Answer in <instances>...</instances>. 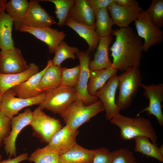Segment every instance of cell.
I'll use <instances>...</instances> for the list:
<instances>
[{"mask_svg": "<svg viewBox=\"0 0 163 163\" xmlns=\"http://www.w3.org/2000/svg\"><path fill=\"white\" fill-rule=\"evenodd\" d=\"M115 40L110 48L113 58L112 66L121 72L140 64L143 43L132 28L128 27L113 30Z\"/></svg>", "mask_w": 163, "mask_h": 163, "instance_id": "1", "label": "cell"}, {"mask_svg": "<svg viewBox=\"0 0 163 163\" xmlns=\"http://www.w3.org/2000/svg\"><path fill=\"white\" fill-rule=\"evenodd\" d=\"M110 123L120 129V136L125 140L140 136H145L151 142L157 145L158 137L150 121L148 119L137 116L132 117L119 113L110 120Z\"/></svg>", "mask_w": 163, "mask_h": 163, "instance_id": "2", "label": "cell"}, {"mask_svg": "<svg viewBox=\"0 0 163 163\" xmlns=\"http://www.w3.org/2000/svg\"><path fill=\"white\" fill-rule=\"evenodd\" d=\"M119 94L116 101L120 110L131 105L142 83V75L138 67L128 68L118 75Z\"/></svg>", "mask_w": 163, "mask_h": 163, "instance_id": "3", "label": "cell"}, {"mask_svg": "<svg viewBox=\"0 0 163 163\" xmlns=\"http://www.w3.org/2000/svg\"><path fill=\"white\" fill-rule=\"evenodd\" d=\"M104 110L102 102L100 100L91 104L86 105L80 100H75L60 115L70 129L74 131L92 117Z\"/></svg>", "mask_w": 163, "mask_h": 163, "instance_id": "4", "label": "cell"}, {"mask_svg": "<svg viewBox=\"0 0 163 163\" xmlns=\"http://www.w3.org/2000/svg\"><path fill=\"white\" fill-rule=\"evenodd\" d=\"M76 97L75 87L61 84L45 93V97L39 107L43 110L45 109L61 115L75 100Z\"/></svg>", "mask_w": 163, "mask_h": 163, "instance_id": "5", "label": "cell"}, {"mask_svg": "<svg viewBox=\"0 0 163 163\" xmlns=\"http://www.w3.org/2000/svg\"><path fill=\"white\" fill-rule=\"evenodd\" d=\"M34 135L48 143L53 135L62 128L60 120L46 114L39 106L32 112L30 125Z\"/></svg>", "mask_w": 163, "mask_h": 163, "instance_id": "6", "label": "cell"}, {"mask_svg": "<svg viewBox=\"0 0 163 163\" xmlns=\"http://www.w3.org/2000/svg\"><path fill=\"white\" fill-rule=\"evenodd\" d=\"M134 21L137 35L144 40L142 51L147 52L151 46L162 42L163 31L153 24L146 11L141 12Z\"/></svg>", "mask_w": 163, "mask_h": 163, "instance_id": "7", "label": "cell"}, {"mask_svg": "<svg viewBox=\"0 0 163 163\" xmlns=\"http://www.w3.org/2000/svg\"><path fill=\"white\" fill-rule=\"evenodd\" d=\"M45 93L30 98L15 97L16 95L12 88L5 92L2 96L0 111L11 119L23 109L34 105L39 104L43 100Z\"/></svg>", "mask_w": 163, "mask_h": 163, "instance_id": "8", "label": "cell"}, {"mask_svg": "<svg viewBox=\"0 0 163 163\" xmlns=\"http://www.w3.org/2000/svg\"><path fill=\"white\" fill-rule=\"evenodd\" d=\"M75 55L79 61L80 75L78 82L75 87L77 92L75 100L82 101L84 104L88 105L97 101L98 98L94 96L91 95L88 91V85L90 70L89 64L90 56L87 52L79 51Z\"/></svg>", "mask_w": 163, "mask_h": 163, "instance_id": "9", "label": "cell"}, {"mask_svg": "<svg viewBox=\"0 0 163 163\" xmlns=\"http://www.w3.org/2000/svg\"><path fill=\"white\" fill-rule=\"evenodd\" d=\"M144 90L145 96L149 100L148 106L143 109L137 114L146 112L149 115L154 116L159 125H163V115L161 110V103L163 101V84H153L146 85L142 83L140 85Z\"/></svg>", "mask_w": 163, "mask_h": 163, "instance_id": "10", "label": "cell"}, {"mask_svg": "<svg viewBox=\"0 0 163 163\" xmlns=\"http://www.w3.org/2000/svg\"><path fill=\"white\" fill-rule=\"evenodd\" d=\"M30 108H26L11 119V128L8 136L3 142L4 149L9 158L16 155V142L17 137L22 130L30 125L32 114Z\"/></svg>", "mask_w": 163, "mask_h": 163, "instance_id": "11", "label": "cell"}, {"mask_svg": "<svg viewBox=\"0 0 163 163\" xmlns=\"http://www.w3.org/2000/svg\"><path fill=\"white\" fill-rule=\"evenodd\" d=\"M118 85V75L116 74L108 80L95 95L102 103L106 112V118L107 120H110L120 113V110L116 105L115 100Z\"/></svg>", "mask_w": 163, "mask_h": 163, "instance_id": "12", "label": "cell"}, {"mask_svg": "<svg viewBox=\"0 0 163 163\" xmlns=\"http://www.w3.org/2000/svg\"><path fill=\"white\" fill-rule=\"evenodd\" d=\"M19 31L29 33L46 43L50 53H54L66 36L65 32L50 27H34L22 25Z\"/></svg>", "mask_w": 163, "mask_h": 163, "instance_id": "13", "label": "cell"}, {"mask_svg": "<svg viewBox=\"0 0 163 163\" xmlns=\"http://www.w3.org/2000/svg\"><path fill=\"white\" fill-rule=\"evenodd\" d=\"M28 67L29 65L19 48L14 46L12 49L0 51V73H20L25 71Z\"/></svg>", "mask_w": 163, "mask_h": 163, "instance_id": "14", "label": "cell"}, {"mask_svg": "<svg viewBox=\"0 0 163 163\" xmlns=\"http://www.w3.org/2000/svg\"><path fill=\"white\" fill-rule=\"evenodd\" d=\"M56 24L54 18L39 4L38 0H30L23 25L34 27H50Z\"/></svg>", "mask_w": 163, "mask_h": 163, "instance_id": "15", "label": "cell"}, {"mask_svg": "<svg viewBox=\"0 0 163 163\" xmlns=\"http://www.w3.org/2000/svg\"><path fill=\"white\" fill-rule=\"evenodd\" d=\"M78 134V130H72L66 125L53 135L47 145L60 155L77 143L76 138Z\"/></svg>", "mask_w": 163, "mask_h": 163, "instance_id": "16", "label": "cell"}, {"mask_svg": "<svg viewBox=\"0 0 163 163\" xmlns=\"http://www.w3.org/2000/svg\"><path fill=\"white\" fill-rule=\"evenodd\" d=\"M107 9L114 24L120 28L129 27L142 11L121 5L115 2V0Z\"/></svg>", "mask_w": 163, "mask_h": 163, "instance_id": "17", "label": "cell"}, {"mask_svg": "<svg viewBox=\"0 0 163 163\" xmlns=\"http://www.w3.org/2000/svg\"><path fill=\"white\" fill-rule=\"evenodd\" d=\"M51 62V60H49L46 67L42 70L39 71L26 81L12 88L16 96L20 98H30L40 95L41 93L38 88L39 83Z\"/></svg>", "mask_w": 163, "mask_h": 163, "instance_id": "18", "label": "cell"}, {"mask_svg": "<svg viewBox=\"0 0 163 163\" xmlns=\"http://www.w3.org/2000/svg\"><path fill=\"white\" fill-rule=\"evenodd\" d=\"M28 68L22 72L11 74L0 73V92L1 95L7 90L26 81L39 72L38 66L34 63L29 64Z\"/></svg>", "mask_w": 163, "mask_h": 163, "instance_id": "19", "label": "cell"}, {"mask_svg": "<svg viewBox=\"0 0 163 163\" xmlns=\"http://www.w3.org/2000/svg\"><path fill=\"white\" fill-rule=\"evenodd\" d=\"M68 16L76 22L95 27L94 11L87 0H75L74 4L69 12Z\"/></svg>", "mask_w": 163, "mask_h": 163, "instance_id": "20", "label": "cell"}, {"mask_svg": "<svg viewBox=\"0 0 163 163\" xmlns=\"http://www.w3.org/2000/svg\"><path fill=\"white\" fill-rule=\"evenodd\" d=\"M112 40L110 36L100 38L94 58L89 62L90 71L106 69L112 66L108 54L109 47Z\"/></svg>", "mask_w": 163, "mask_h": 163, "instance_id": "21", "label": "cell"}, {"mask_svg": "<svg viewBox=\"0 0 163 163\" xmlns=\"http://www.w3.org/2000/svg\"><path fill=\"white\" fill-rule=\"evenodd\" d=\"M95 155V149H86L77 143L60 155L59 163H91Z\"/></svg>", "mask_w": 163, "mask_h": 163, "instance_id": "22", "label": "cell"}, {"mask_svg": "<svg viewBox=\"0 0 163 163\" xmlns=\"http://www.w3.org/2000/svg\"><path fill=\"white\" fill-rule=\"evenodd\" d=\"M65 25L73 30L86 41L88 46L87 52L89 53L97 48L100 37L96 33L95 27H91L76 22L69 16Z\"/></svg>", "mask_w": 163, "mask_h": 163, "instance_id": "23", "label": "cell"}, {"mask_svg": "<svg viewBox=\"0 0 163 163\" xmlns=\"http://www.w3.org/2000/svg\"><path fill=\"white\" fill-rule=\"evenodd\" d=\"M62 68L53 64L52 61L39 83L38 88L41 93H46L61 84Z\"/></svg>", "mask_w": 163, "mask_h": 163, "instance_id": "24", "label": "cell"}, {"mask_svg": "<svg viewBox=\"0 0 163 163\" xmlns=\"http://www.w3.org/2000/svg\"><path fill=\"white\" fill-rule=\"evenodd\" d=\"M118 71L112 66L105 69L90 71L88 91L89 94L94 96L107 82L112 76L117 74Z\"/></svg>", "mask_w": 163, "mask_h": 163, "instance_id": "25", "label": "cell"}, {"mask_svg": "<svg viewBox=\"0 0 163 163\" xmlns=\"http://www.w3.org/2000/svg\"><path fill=\"white\" fill-rule=\"evenodd\" d=\"M29 4L27 0H10L6 4L5 11L13 19L16 31H19L23 25Z\"/></svg>", "mask_w": 163, "mask_h": 163, "instance_id": "26", "label": "cell"}, {"mask_svg": "<svg viewBox=\"0 0 163 163\" xmlns=\"http://www.w3.org/2000/svg\"><path fill=\"white\" fill-rule=\"evenodd\" d=\"M13 19L5 12H0V49L7 50L14 47L12 32Z\"/></svg>", "mask_w": 163, "mask_h": 163, "instance_id": "27", "label": "cell"}, {"mask_svg": "<svg viewBox=\"0 0 163 163\" xmlns=\"http://www.w3.org/2000/svg\"><path fill=\"white\" fill-rule=\"evenodd\" d=\"M135 142L134 151L148 156L152 157L160 161L163 162V145L158 147L151 142L147 137L144 136L136 137L133 139Z\"/></svg>", "mask_w": 163, "mask_h": 163, "instance_id": "28", "label": "cell"}, {"mask_svg": "<svg viewBox=\"0 0 163 163\" xmlns=\"http://www.w3.org/2000/svg\"><path fill=\"white\" fill-rule=\"evenodd\" d=\"M94 13L95 31L97 35L100 38L110 36L114 24L107 8L97 10Z\"/></svg>", "mask_w": 163, "mask_h": 163, "instance_id": "29", "label": "cell"}, {"mask_svg": "<svg viewBox=\"0 0 163 163\" xmlns=\"http://www.w3.org/2000/svg\"><path fill=\"white\" fill-rule=\"evenodd\" d=\"M60 155L47 145L37 148L29 156L28 160L34 163H59Z\"/></svg>", "mask_w": 163, "mask_h": 163, "instance_id": "30", "label": "cell"}, {"mask_svg": "<svg viewBox=\"0 0 163 163\" xmlns=\"http://www.w3.org/2000/svg\"><path fill=\"white\" fill-rule=\"evenodd\" d=\"M79 51L78 47L70 46L63 41L59 44L55 52V55L51 60L52 63L55 65L61 66V63L68 59H75V54Z\"/></svg>", "mask_w": 163, "mask_h": 163, "instance_id": "31", "label": "cell"}, {"mask_svg": "<svg viewBox=\"0 0 163 163\" xmlns=\"http://www.w3.org/2000/svg\"><path fill=\"white\" fill-rule=\"evenodd\" d=\"M39 2H49L54 4L56 10L55 13L58 19L57 24L62 27L65 23L70 8L74 4L75 0H41Z\"/></svg>", "mask_w": 163, "mask_h": 163, "instance_id": "32", "label": "cell"}, {"mask_svg": "<svg viewBox=\"0 0 163 163\" xmlns=\"http://www.w3.org/2000/svg\"><path fill=\"white\" fill-rule=\"evenodd\" d=\"M153 24L160 28L163 26V0H153L145 11Z\"/></svg>", "mask_w": 163, "mask_h": 163, "instance_id": "33", "label": "cell"}, {"mask_svg": "<svg viewBox=\"0 0 163 163\" xmlns=\"http://www.w3.org/2000/svg\"><path fill=\"white\" fill-rule=\"evenodd\" d=\"M80 72L79 65L70 68L62 67L61 69V84L75 87L78 82Z\"/></svg>", "mask_w": 163, "mask_h": 163, "instance_id": "34", "label": "cell"}, {"mask_svg": "<svg viewBox=\"0 0 163 163\" xmlns=\"http://www.w3.org/2000/svg\"><path fill=\"white\" fill-rule=\"evenodd\" d=\"M112 152V163H135L133 152L127 148H120Z\"/></svg>", "mask_w": 163, "mask_h": 163, "instance_id": "35", "label": "cell"}, {"mask_svg": "<svg viewBox=\"0 0 163 163\" xmlns=\"http://www.w3.org/2000/svg\"><path fill=\"white\" fill-rule=\"evenodd\" d=\"M112 152L105 148L95 149V155L91 163H112Z\"/></svg>", "mask_w": 163, "mask_h": 163, "instance_id": "36", "label": "cell"}, {"mask_svg": "<svg viewBox=\"0 0 163 163\" xmlns=\"http://www.w3.org/2000/svg\"><path fill=\"white\" fill-rule=\"evenodd\" d=\"M11 128V119L0 111V145L8 136Z\"/></svg>", "mask_w": 163, "mask_h": 163, "instance_id": "37", "label": "cell"}, {"mask_svg": "<svg viewBox=\"0 0 163 163\" xmlns=\"http://www.w3.org/2000/svg\"><path fill=\"white\" fill-rule=\"evenodd\" d=\"M89 5L95 11L101 9L108 8L114 0H87Z\"/></svg>", "mask_w": 163, "mask_h": 163, "instance_id": "38", "label": "cell"}, {"mask_svg": "<svg viewBox=\"0 0 163 163\" xmlns=\"http://www.w3.org/2000/svg\"><path fill=\"white\" fill-rule=\"evenodd\" d=\"M115 2L123 6L130 8L142 11V8L138 2L135 0H115Z\"/></svg>", "mask_w": 163, "mask_h": 163, "instance_id": "39", "label": "cell"}, {"mask_svg": "<svg viewBox=\"0 0 163 163\" xmlns=\"http://www.w3.org/2000/svg\"><path fill=\"white\" fill-rule=\"evenodd\" d=\"M29 154L27 153H23L13 158H9L0 161V163H20L21 161L28 160Z\"/></svg>", "mask_w": 163, "mask_h": 163, "instance_id": "40", "label": "cell"}, {"mask_svg": "<svg viewBox=\"0 0 163 163\" xmlns=\"http://www.w3.org/2000/svg\"><path fill=\"white\" fill-rule=\"evenodd\" d=\"M7 2L6 0H0V12L5 11V8Z\"/></svg>", "mask_w": 163, "mask_h": 163, "instance_id": "41", "label": "cell"}, {"mask_svg": "<svg viewBox=\"0 0 163 163\" xmlns=\"http://www.w3.org/2000/svg\"><path fill=\"white\" fill-rule=\"evenodd\" d=\"M1 98H2V95L0 92V107H1Z\"/></svg>", "mask_w": 163, "mask_h": 163, "instance_id": "42", "label": "cell"}, {"mask_svg": "<svg viewBox=\"0 0 163 163\" xmlns=\"http://www.w3.org/2000/svg\"><path fill=\"white\" fill-rule=\"evenodd\" d=\"M1 158H2V156H1V155L0 154V161H1Z\"/></svg>", "mask_w": 163, "mask_h": 163, "instance_id": "43", "label": "cell"}, {"mask_svg": "<svg viewBox=\"0 0 163 163\" xmlns=\"http://www.w3.org/2000/svg\"><path fill=\"white\" fill-rule=\"evenodd\" d=\"M135 163H138L137 162H136V161L135 162Z\"/></svg>", "mask_w": 163, "mask_h": 163, "instance_id": "44", "label": "cell"}]
</instances>
